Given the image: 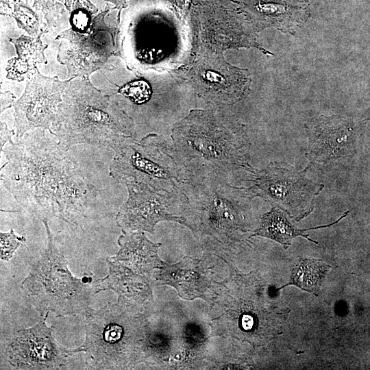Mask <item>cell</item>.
<instances>
[{"label":"cell","instance_id":"277c9868","mask_svg":"<svg viewBox=\"0 0 370 370\" xmlns=\"http://www.w3.org/2000/svg\"><path fill=\"white\" fill-rule=\"evenodd\" d=\"M185 225L201 237L228 243L247 232L253 198L217 173L191 175L182 191Z\"/></svg>","mask_w":370,"mask_h":370},{"label":"cell","instance_id":"7402d4cb","mask_svg":"<svg viewBox=\"0 0 370 370\" xmlns=\"http://www.w3.org/2000/svg\"><path fill=\"white\" fill-rule=\"evenodd\" d=\"M331 268L321 260L299 257L292 266L289 282L279 289L294 285L318 296L323 280Z\"/></svg>","mask_w":370,"mask_h":370},{"label":"cell","instance_id":"8992f818","mask_svg":"<svg viewBox=\"0 0 370 370\" xmlns=\"http://www.w3.org/2000/svg\"><path fill=\"white\" fill-rule=\"evenodd\" d=\"M45 227L47 245L40 258L21 283V288L41 317L49 312L56 317L88 315L91 296L95 293L91 286L74 277L68 262L56 246L48 225V220H42Z\"/></svg>","mask_w":370,"mask_h":370},{"label":"cell","instance_id":"cb8c5ba5","mask_svg":"<svg viewBox=\"0 0 370 370\" xmlns=\"http://www.w3.org/2000/svg\"><path fill=\"white\" fill-rule=\"evenodd\" d=\"M119 91L136 103L147 101L151 95V88L143 80L129 83L123 86Z\"/></svg>","mask_w":370,"mask_h":370},{"label":"cell","instance_id":"d6986e66","mask_svg":"<svg viewBox=\"0 0 370 370\" xmlns=\"http://www.w3.org/2000/svg\"><path fill=\"white\" fill-rule=\"evenodd\" d=\"M118 244V253L108 259L119 262L136 273L149 276L153 269H160L165 262L158 255L162 244L151 242L143 232H123Z\"/></svg>","mask_w":370,"mask_h":370},{"label":"cell","instance_id":"3957f363","mask_svg":"<svg viewBox=\"0 0 370 370\" xmlns=\"http://www.w3.org/2000/svg\"><path fill=\"white\" fill-rule=\"evenodd\" d=\"M49 132L66 149L88 144L114 149L134 138V120L89 77H71Z\"/></svg>","mask_w":370,"mask_h":370},{"label":"cell","instance_id":"52a82bcc","mask_svg":"<svg viewBox=\"0 0 370 370\" xmlns=\"http://www.w3.org/2000/svg\"><path fill=\"white\" fill-rule=\"evenodd\" d=\"M110 175L122 184L142 183L158 190L182 192L190 173L162 137L149 134L141 140L127 138L114 149Z\"/></svg>","mask_w":370,"mask_h":370},{"label":"cell","instance_id":"e0dca14e","mask_svg":"<svg viewBox=\"0 0 370 370\" xmlns=\"http://www.w3.org/2000/svg\"><path fill=\"white\" fill-rule=\"evenodd\" d=\"M109 273L94 285L95 293L111 290L118 302L136 310L153 301L152 284L149 276L136 273L119 262L107 259Z\"/></svg>","mask_w":370,"mask_h":370},{"label":"cell","instance_id":"9a60e30c","mask_svg":"<svg viewBox=\"0 0 370 370\" xmlns=\"http://www.w3.org/2000/svg\"><path fill=\"white\" fill-rule=\"evenodd\" d=\"M307 132L309 145L305 156L311 164L328 163L354 153V131L338 116H319L307 127Z\"/></svg>","mask_w":370,"mask_h":370},{"label":"cell","instance_id":"7a4b0ae2","mask_svg":"<svg viewBox=\"0 0 370 370\" xmlns=\"http://www.w3.org/2000/svg\"><path fill=\"white\" fill-rule=\"evenodd\" d=\"M175 150L190 175L236 170L252 173L250 143L243 128L213 110L193 109L171 130Z\"/></svg>","mask_w":370,"mask_h":370},{"label":"cell","instance_id":"30bf717a","mask_svg":"<svg viewBox=\"0 0 370 370\" xmlns=\"http://www.w3.org/2000/svg\"><path fill=\"white\" fill-rule=\"evenodd\" d=\"M180 71L197 96L215 106L233 104L250 90L249 71L230 64L221 53L195 54L191 63Z\"/></svg>","mask_w":370,"mask_h":370},{"label":"cell","instance_id":"f546056e","mask_svg":"<svg viewBox=\"0 0 370 370\" xmlns=\"http://www.w3.org/2000/svg\"><path fill=\"white\" fill-rule=\"evenodd\" d=\"M16 97L10 92H1V113L5 110L14 106Z\"/></svg>","mask_w":370,"mask_h":370},{"label":"cell","instance_id":"5b68a950","mask_svg":"<svg viewBox=\"0 0 370 370\" xmlns=\"http://www.w3.org/2000/svg\"><path fill=\"white\" fill-rule=\"evenodd\" d=\"M85 317L84 342L75 351L84 353L90 369L130 368L141 358L147 325L137 310L119 302L109 303Z\"/></svg>","mask_w":370,"mask_h":370},{"label":"cell","instance_id":"6da1fadb","mask_svg":"<svg viewBox=\"0 0 370 370\" xmlns=\"http://www.w3.org/2000/svg\"><path fill=\"white\" fill-rule=\"evenodd\" d=\"M1 181L32 214L79 225L97 196L78 162L48 130L27 132L3 148Z\"/></svg>","mask_w":370,"mask_h":370},{"label":"cell","instance_id":"4dcf8cb0","mask_svg":"<svg viewBox=\"0 0 370 370\" xmlns=\"http://www.w3.org/2000/svg\"><path fill=\"white\" fill-rule=\"evenodd\" d=\"M107 2H110L114 5L113 9L118 10L117 14V23H120V17L121 10L127 7V0H105Z\"/></svg>","mask_w":370,"mask_h":370},{"label":"cell","instance_id":"9c48e42d","mask_svg":"<svg viewBox=\"0 0 370 370\" xmlns=\"http://www.w3.org/2000/svg\"><path fill=\"white\" fill-rule=\"evenodd\" d=\"M310 165L297 171L286 162L272 161L262 169L255 168L247 180L249 186L241 188L299 221L313 211L315 199L324 188L306 177Z\"/></svg>","mask_w":370,"mask_h":370},{"label":"cell","instance_id":"ffe728a7","mask_svg":"<svg viewBox=\"0 0 370 370\" xmlns=\"http://www.w3.org/2000/svg\"><path fill=\"white\" fill-rule=\"evenodd\" d=\"M42 35L36 37L21 35L17 38H10L16 49L17 57L8 62L7 78L23 81L36 71V64L47 62L44 51L47 45L42 43Z\"/></svg>","mask_w":370,"mask_h":370},{"label":"cell","instance_id":"d4e9b609","mask_svg":"<svg viewBox=\"0 0 370 370\" xmlns=\"http://www.w3.org/2000/svg\"><path fill=\"white\" fill-rule=\"evenodd\" d=\"M23 236H17L12 229L9 232L0 233L1 259L9 260L14 251L25 241Z\"/></svg>","mask_w":370,"mask_h":370},{"label":"cell","instance_id":"83f0119b","mask_svg":"<svg viewBox=\"0 0 370 370\" xmlns=\"http://www.w3.org/2000/svg\"><path fill=\"white\" fill-rule=\"evenodd\" d=\"M32 5L43 15L49 12L58 3L62 0H29Z\"/></svg>","mask_w":370,"mask_h":370},{"label":"cell","instance_id":"4316f807","mask_svg":"<svg viewBox=\"0 0 370 370\" xmlns=\"http://www.w3.org/2000/svg\"><path fill=\"white\" fill-rule=\"evenodd\" d=\"M62 3L69 13L77 10H85L93 14H97V8L89 0H62Z\"/></svg>","mask_w":370,"mask_h":370},{"label":"cell","instance_id":"603a6c76","mask_svg":"<svg viewBox=\"0 0 370 370\" xmlns=\"http://www.w3.org/2000/svg\"><path fill=\"white\" fill-rule=\"evenodd\" d=\"M11 3L13 5L8 13L17 22L18 27L32 37H36L39 34L46 33V24L40 18L39 13L33 6L31 8L28 0H13Z\"/></svg>","mask_w":370,"mask_h":370},{"label":"cell","instance_id":"44dd1931","mask_svg":"<svg viewBox=\"0 0 370 370\" xmlns=\"http://www.w3.org/2000/svg\"><path fill=\"white\" fill-rule=\"evenodd\" d=\"M347 213L348 212H346L332 223L301 229L292 225L282 210L276 207H272L270 211L262 215L259 226L251 236H259L273 240L281 244L284 249H287L291 245L293 239L297 236H302L315 244H318V242L309 238V234H306V232L310 230L330 227L345 217Z\"/></svg>","mask_w":370,"mask_h":370},{"label":"cell","instance_id":"8fae6325","mask_svg":"<svg viewBox=\"0 0 370 370\" xmlns=\"http://www.w3.org/2000/svg\"><path fill=\"white\" fill-rule=\"evenodd\" d=\"M108 12V9L96 14L87 32L70 28L56 37V40H62L58 47V61L66 66L69 78L89 77L116 53L114 38L118 29L105 23Z\"/></svg>","mask_w":370,"mask_h":370},{"label":"cell","instance_id":"5bb4252c","mask_svg":"<svg viewBox=\"0 0 370 370\" xmlns=\"http://www.w3.org/2000/svg\"><path fill=\"white\" fill-rule=\"evenodd\" d=\"M47 316L35 325L16 332L8 346L9 362L17 369H64L67 358L75 353L60 345L45 323Z\"/></svg>","mask_w":370,"mask_h":370},{"label":"cell","instance_id":"ac0fdd59","mask_svg":"<svg viewBox=\"0 0 370 370\" xmlns=\"http://www.w3.org/2000/svg\"><path fill=\"white\" fill-rule=\"evenodd\" d=\"M156 280L173 286L183 299L202 298L208 301L212 281L201 262L190 256L184 257L175 264L164 262L159 269Z\"/></svg>","mask_w":370,"mask_h":370},{"label":"cell","instance_id":"4fadbf2b","mask_svg":"<svg viewBox=\"0 0 370 370\" xmlns=\"http://www.w3.org/2000/svg\"><path fill=\"white\" fill-rule=\"evenodd\" d=\"M70 81L45 77L38 69L27 78L24 92L13 106L17 138L38 128L50 130Z\"/></svg>","mask_w":370,"mask_h":370},{"label":"cell","instance_id":"7c38bea8","mask_svg":"<svg viewBox=\"0 0 370 370\" xmlns=\"http://www.w3.org/2000/svg\"><path fill=\"white\" fill-rule=\"evenodd\" d=\"M127 199L120 208L116 223L122 232H147L164 221L185 225L182 215V193L158 190L136 182L125 184Z\"/></svg>","mask_w":370,"mask_h":370},{"label":"cell","instance_id":"484cf974","mask_svg":"<svg viewBox=\"0 0 370 370\" xmlns=\"http://www.w3.org/2000/svg\"><path fill=\"white\" fill-rule=\"evenodd\" d=\"M161 1L176 14L178 18H186L190 12L195 0H154Z\"/></svg>","mask_w":370,"mask_h":370},{"label":"cell","instance_id":"ba28073f","mask_svg":"<svg viewBox=\"0 0 370 370\" xmlns=\"http://www.w3.org/2000/svg\"><path fill=\"white\" fill-rule=\"evenodd\" d=\"M193 54L221 53L231 49L255 48L273 53L258 42L257 31L243 14L220 0L195 1L190 12Z\"/></svg>","mask_w":370,"mask_h":370},{"label":"cell","instance_id":"2e32d148","mask_svg":"<svg viewBox=\"0 0 370 370\" xmlns=\"http://www.w3.org/2000/svg\"><path fill=\"white\" fill-rule=\"evenodd\" d=\"M256 30L273 27L293 34L309 17L308 0H230Z\"/></svg>","mask_w":370,"mask_h":370},{"label":"cell","instance_id":"f1b7e54d","mask_svg":"<svg viewBox=\"0 0 370 370\" xmlns=\"http://www.w3.org/2000/svg\"><path fill=\"white\" fill-rule=\"evenodd\" d=\"M0 149L1 151H3L4 145L7 143H12V136L14 134L15 132L14 130H10L8 129L7 125L5 123L1 122L0 125Z\"/></svg>","mask_w":370,"mask_h":370}]
</instances>
